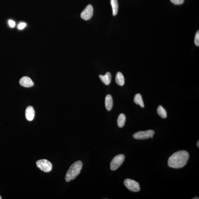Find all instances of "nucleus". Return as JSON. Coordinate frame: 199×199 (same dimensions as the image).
Segmentation results:
<instances>
[{"label": "nucleus", "instance_id": "obj_1", "mask_svg": "<svg viewBox=\"0 0 199 199\" xmlns=\"http://www.w3.org/2000/svg\"><path fill=\"white\" fill-rule=\"evenodd\" d=\"M189 158L188 153L185 151H178L170 156L168 161L170 167L179 169L187 164Z\"/></svg>", "mask_w": 199, "mask_h": 199}, {"label": "nucleus", "instance_id": "obj_2", "mask_svg": "<svg viewBox=\"0 0 199 199\" xmlns=\"http://www.w3.org/2000/svg\"><path fill=\"white\" fill-rule=\"evenodd\" d=\"M82 167V163L81 161H76L73 163L66 173L65 181L68 182L75 179L80 173Z\"/></svg>", "mask_w": 199, "mask_h": 199}, {"label": "nucleus", "instance_id": "obj_3", "mask_svg": "<svg viewBox=\"0 0 199 199\" xmlns=\"http://www.w3.org/2000/svg\"><path fill=\"white\" fill-rule=\"evenodd\" d=\"M36 165L39 169L44 172H49L52 169V163L46 159H41L37 161Z\"/></svg>", "mask_w": 199, "mask_h": 199}, {"label": "nucleus", "instance_id": "obj_4", "mask_svg": "<svg viewBox=\"0 0 199 199\" xmlns=\"http://www.w3.org/2000/svg\"><path fill=\"white\" fill-rule=\"evenodd\" d=\"M125 159V156L122 154L115 156L112 160L110 163V169L111 171H115L121 166Z\"/></svg>", "mask_w": 199, "mask_h": 199}, {"label": "nucleus", "instance_id": "obj_5", "mask_svg": "<svg viewBox=\"0 0 199 199\" xmlns=\"http://www.w3.org/2000/svg\"><path fill=\"white\" fill-rule=\"evenodd\" d=\"M154 134V131L152 130L141 131L137 132L134 134L133 135V138L135 139H139V140L149 139L150 138H153Z\"/></svg>", "mask_w": 199, "mask_h": 199}, {"label": "nucleus", "instance_id": "obj_6", "mask_svg": "<svg viewBox=\"0 0 199 199\" xmlns=\"http://www.w3.org/2000/svg\"><path fill=\"white\" fill-rule=\"evenodd\" d=\"M124 184L131 191L137 192L140 190L139 184L135 180L130 179H125L124 181Z\"/></svg>", "mask_w": 199, "mask_h": 199}, {"label": "nucleus", "instance_id": "obj_7", "mask_svg": "<svg viewBox=\"0 0 199 199\" xmlns=\"http://www.w3.org/2000/svg\"><path fill=\"white\" fill-rule=\"evenodd\" d=\"M93 8L91 5H88L81 13V16L82 19L88 20L91 19L93 16Z\"/></svg>", "mask_w": 199, "mask_h": 199}, {"label": "nucleus", "instance_id": "obj_8", "mask_svg": "<svg viewBox=\"0 0 199 199\" xmlns=\"http://www.w3.org/2000/svg\"><path fill=\"white\" fill-rule=\"evenodd\" d=\"M19 83L22 86L25 88L32 87L34 85L32 79L27 76H25L22 78L19 81Z\"/></svg>", "mask_w": 199, "mask_h": 199}, {"label": "nucleus", "instance_id": "obj_9", "mask_svg": "<svg viewBox=\"0 0 199 199\" xmlns=\"http://www.w3.org/2000/svg\"><path fill=\"white\" fill-rule=\"evenodd\" d=\"M25 117L28 121L33 120L35 116V111L32 106H28L25 111Z\"/></svg>", "mask_w": 199, "mask_h": 199}, {"label": "nucleus", "instance_id": "obj_10", "mask_svg": "<svg viewBox=\"0 0 199 199\" xmlns=\"http://www.w3.org/2000/svg\"><path fill=\"white\" fill-rule=\"evenodd\" d=\"M99 77L101 81L106 85L110 84L111 80V75L110 72H108L104 75H100Z\"/></svg>", "mask_w": 199, "mask_h": 199}, {"label": "nucleus", "instance_id": "obj_11", "mask_svg": "<svg viewBox=\"0 0 199 199\" xmlns=\"http://www.w3.org/2000/svg\"><path fill=\"white\" fill-rule=\"evenodd\" d=\"M105 106L108 111L112 109L113 106V100L111 95H108L105 97Z\"/></svg>", "mask_w": 199, "mask_h": 199}, {"label": "nucleus", "instance_id": "obj_12", "mask_svg": "<svg viewBox=\"0 0 199 199\" xmlns=\"http://www.w3.org/2000/svg\"><path fill=\"white\" fill-rule=\"evenodd\" d=\"M115 81L119 86H123L124 84V78L121 72H119L117 73L115 77Z\"/></svg>", "mask_w": 199, "mask_h": 199}, {"label": "nucleus", "instance_id": "obj_13", "mask_svg": "<svg viewBox=\"0 0 199 199\" xmlns=\"http://www.w3.org/2000/svg\"><path fill=\"white\" fill-rule=\"evenodd\" d=\"M134 102L136 104L140 105L141 108H144V104L142 95L139 93H138L135 95L134 98Z\"/></svg>", "mask_w": 199, "mask_h": 199}, {"label": "nucleus", "instance_id": "obj_14", "mask_svg": "<svg viewBox=\"0 0 199 199\" xmlns=\"http://www.w3.org/2000/svg\"><path fill=\"white\" fill-rule=\"evenodd\" d=\"M111 4L113 10V14L114 16H116L118 13V5L117 0H111Z\"/></svg>", "mask_w": 199, "mask_h": 199}, {"label": "nucleus", "instance_id": "obj_15", "mask_svg": "<svg viewBox=\"0 0 199 199\" xmlns=\"http://www.w3.org/2000/svg\"><path fill=\"white\" fill-rule=\"evenodd\" d=\"M126 121V117L124 114H121L119 115L118 120H117V124L118 126L120 128H122L125 125Z\"/></svg>", "mask_w": 199, "mask_h": 199}, {"label": "nucleus", "instance_id": "obj_16", "mask_svg": "<svg viewBox=\"0 0 199 199\" xmlns=\"http://www.w3.org/2000/svg\"><path fill=\"white\" fill-rule=\"evenodd\" d=\"M157 112L158 114L161 118H165L167 117V113L165 110L163 108L161 105H159L157 109Z\"/></svg>", "mask_w": 199, "mask_h": 199}, {"label": "nucleus", "instance_id": "obj_17", "mask_svg": "<svg viewBox=\"0 0 199 199\" xmlns=\"http://www.w3.org/2000/svg\"><path fill=\"white\" fill-rule=\"evenodd\" d=\"M194 43L197 46H199V31L197 32L196 35H195L194 40Z\"/></svg>", "mask_w": 199, "mask_h": 199}, {"label": "nucleus", "instance_id": "obj_18", "mask_svg": "<svg viewBox=\"0 0 199 199\" xmlns=\"http://www.w3.org/2000/svg\"><path fill=\"white\" fill-rule=\"evenodd\" d=\"M171 2L175 5H179L183 4L184 0H171Z\"/></svg>", "mask_w": 199, "mask_h": 199}, {"label": "nucleus", "instance_id": "obj_19", "mask_svg": "<svg viewBox=\"0 0 199 199\" xmlns=\"http://www.w3.org/2000/svg\"><path fill=\"white\" fill-rule=\"evenodd\" d=\"M26 26V24L25 23H20L18 25V28L19 30H22Z\"/></svg>", "mask_w": 199, "mask_h": 199}, {"label": "nucleus", "instance_id": "obj_20", "mask_svg": "<svg viewBox=\"0 0 199 199\" xmlns=\"http://www.w3.org/2000/svg\"><path fill=\"white\" fill-rule=\"evenodd\" d=\"M8 24H9L10 26L12 28H14L15 26V23L14 21L12 20H10L8 21Z\"/></svg>", "mask_w": 199, "mask_h": 199}, {"label": "nucleus", "instance_id": "obj_21", "mask_svg": "<svg viewBox=\"0 0 199 199\" xmlns=\"http://www.w3.org/2000/svg\"><path fill=\"white\" fill-rule=\"evenodd\" d=\"M197 147H198V148L199 147V141H198V142L197 143Z\"/></svg>", "mask_w": 199, "mask_h": 199}, {"label": "nucleus", "instance_id": "obj_22", "mask_svg": "<svg viewBox=\"0 0 199 199\" xmlns=\"http://www.w3.org/2000/svg\"><path fill=\"white\" fill-rule=\"evenodd\" d=\"M2 197L1 196H0V199H2Z\"/></svg>", "mask_w": 199, "mask_h": 199}]
</instances>
